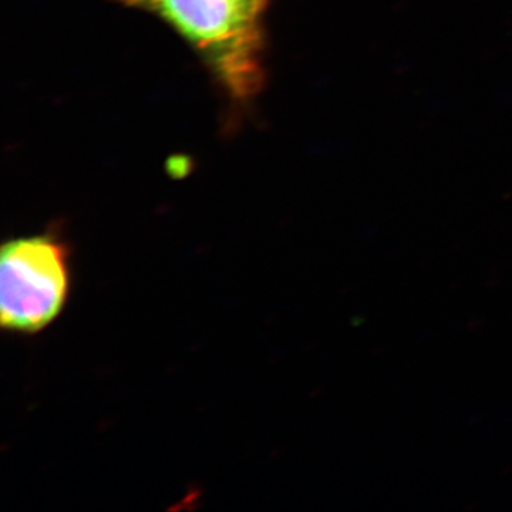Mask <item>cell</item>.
Masks as SVG:
<instances>
[{"instance_id": "6da1fadb", "label": "cell", "mask_w": 512, "mask_h": 512, "mask_svg": "<svg viewBox=\"0 0 512 512\" xmlns=\"http://www.w3.org/2000/svg\"><path fill=\"white\" fill-rule=\"evenodd\" d=\"M173 25L217 70L231 92L247 96L258 86L261 37L258 16L238 0H130Z\"/></svg>"}, {"instance_id": "7a4b0ae2", "label": "cell", "mask_w": 512, "mask_h": 512, "mask_svg": "<svg viewBox=\"0 0 512 512\" xmlns=\"http://www.w3.org/2000/svg\"><path fill=\"white\" fill-rule=\"evenodd\" d=\"M67 249L55 238L30 237L6 242L0 258L2 326L35 333L62 312L69 295Z\"/></svg>"}, {"instance_id": "3957f363", "label": "cell", "mask_w": 512, "mask_h": 512, "mask_svg": "<svg viewBox=\"0 0 512 512\" xmlns=\"http://www.w3.org/2000/svg\"><path fill=\"white\" fill-rule=\"evenodd\" d=\"M238 2L255 16L261 15L265 5V0H238Z\"/></svg>"}]
</instances>
